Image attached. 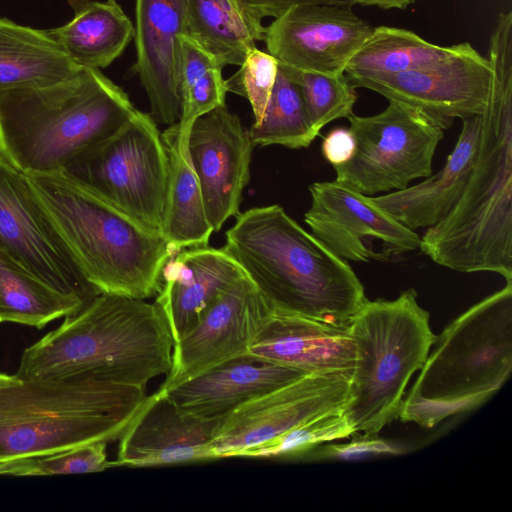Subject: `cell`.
<instances>
[{
    "instance_id": "cell-1",
    "label": "cell",
    "mask_w": 512,
    "mask_h": 512,
    "mask_svg": "<svg viewBox=\"0 0 512 512\" xmlns=\"http://www.w3.org/2000/svg\"><path fill=\"white\" fill-rule=\"evenodd\" d=\"M491 82L473 168L449 214L421 237L435 263L512 282V12L490 37Z\"/></svg>"
},
{
    "instance_id": "cell-2",
    "label": "cell",
    "mask_w": 512,
    "mask_h": 512,
    "mask_svg": "<svg viewBox=\"0 0 512 512\" xmlns=\"http://www.w3.org/2000/svg\"><path fill=\"white\" fill-rule=\"evenodd\" d=\"M236 217L222 249L271 310L350 328L367 298L346 260L279 205L251 208Z\"/></svg>"
},
{
    "instance_id": "cell-3",
    "label": "cell",
    "mask_w": 512,
    "mask_h": 512,
    "mask_svg": "<svg viewBox=\"0 0 512 512\" xmlns=\"http://www.w3.org/2000/svg\"><path fill=\"white\" fill-rule=\"evenodd\" d=\"M175 340L162 307L100 293L27 347L17 375L31 379H102L146 389L172 367Z\"/></svg>"
},
{
    "instance_id": "cell-4",
    "label": "cell",
    "mask_w": 512,
    "mask_h": 512,
    "mask_svg": "<svg viewBox=\"0 0 512 512\" xmlns=\"http://www.w3.org/2000/svg\"><path fill=\"white\" fill-rule=\"evenodd\" d=\"M100 69L50 85L0 93V157L24 174L65 171L136 113Z\"/></svg>"
},
{
    "instance_id": "cell-5",
    "label": "cell",
    "mask_w": 512,
    "mask_h": 512,
    "mask_svg": "<svg viewBox=\"0 0 512 512\" xmlns=\"http://www.w3.org/2000/svg\"><path fill=\"white\" fill-rule=\"evenodd\" d=\"M74 260L99 293L148 299L176 253L162 234L64 172L25 174Z\"/></svg>"
},
{
    "instance_id": "cell-6",
    "label": "cell",
    "mask_w": 512,
    "mask_h": 512,
    "mask_svg": "<svg viewBox=\"0 0 512 512\" xmlns=\"http://www.w3.org/2000/svg\"><path fill=\"white\" fill-rule=\"evenodd\" d=\"M145 389L102 379H31L0 372V463L119 440Z\"/></svg>"
},
{
    "instance_id": "cell-7",
    "label": "cell",
    "mask_w": 512,
    "mask_h": 512,
    "mask_svg": "<svg viewBox=\"0 0 512 512\" xmlns=\"http://www.w3.org/2000/svg\"><path fill=\"white\" fill-rule=\"evenodd\" d=\"M399 418L432 428L480 406L512 370V282L453 320L433 343Z\"/></svg>"
},
{
    "instance_id": "cell-8",
    "label": "cell",
    "mask_w": 512,
    "mask_h": 512,
    "mask_svg": "<svg viewBox=\"0 0 512 512\" xmlns=\"http://www.w3.org/2000/svg\"><path fill=\"white\" fill-rule=\"evenodd\" d=\"M355 364L343 415L355 433L376 436L399 418L408 383L436 335L410 288L393 300H366L350 328Z\"/></svg>"
},
{
    "instance_id": "cell-9",
    "label": "cell",
    "mask_w": 512,
    "mask_h": 512,
    "mask_svg": "<svg viewBox=\"0 0 512 512\" xmlns=\"http://www.w3.org/2000/svg\"><path fill=\"white\" fill-rule=\"evenodd\" d=\"M347 118L356 150L350 161L334 167L335 181L367 196L402 190L430 176L437 146L451 126L395 100L375 115Z\"/></svg>"
},
{
    "instance_id": "cell-10",
    "label": "cell",
    "mask_w": 512,
    "mask_h": 512,
    "mask_svg": "<svg viewBox=\"0 0 512 512\" xmlns=\"http://www.w3.org/2000/svg\"><path fill=\"white\" fill-rule=\"evenodd\" d=\"M168 170L167 150L155 120L137 110L116 134L63 172L160 232Z\"/></svg>"
},
{
    "instance_id": "cell-11",
    "label": "cell",
    "mask_w": 512,
    "mask_h": 512,
    "mask_svg": "<svg viewBox=\"0 0 512 512\" xmlns=\"http://www.w3.org/2000/svg\"><path fill=\"white\" fill-rule=\"evenodd\" d=\"M0 249L84 305L100 294L82 273L25 174L1 157Z\"/></svg>"
},
{
    "instance_id": "cell-12",
    "label": "cell",
    "mask_w": 512,
    "mask_h": 512,
    "mask_svg": "<svg viewBox=\"0 0 512 512\" xmlns=\"http://www.w3.org/2000/svg\"><path fill=\"white\" fill-rule=\"evenodd\" d=\"M351 375L306 374L242 404L217 427L212 441L215 459L243 457L304 423L342 411Z\"/></svg>"
},
{
    "instance_id": "cell-13",
    "label": "cell",
    "mask_w": 512,
    "mask_h": 512,
    "mask_svg": "<svg viewBox=\"0 0 512 512\" xmlns=\"http://www.w3.org/2000/svg\"><path fill=\"white\" fill-rule=\"evenodd\" d=\"M304 221L338 257L354 262L392 261L420 248L421 237L380 207L371 196L335 180L309 186Z\"/></svg>"
},
{
    "instance_id": "cell-14",
    "label": "cell",
    "mask_w": 512,
    "mask_h": 512,
    "mask_svg": "<svg viewBox=\"0 0 512 512\" xmlns=\"http://www.w3.org/2000/svg\"><path fill=\"white\" fill-rule=\"evenodd\" d=\"M355 88H365L417 107L448 123L481 115L486 107L491 66L488 57L468 42L431 65L386 75L347 76Z\"/></svg>"
},
{
    "instance_id": "cell-15",
    "label": "cell",
    "mask_w": 512,
    "mask_h": 512,
    "mask_svg": "<svg viewBox=\"0 0 512 512\" xmlns=\"http://www.w3.org/2000/svg\"><path fill=\"white\" fill-rule=\"evenodd\" d=\"M351 8L335 4L291 7L265 27L268 53L291 68L344 73L374 28Z\"/></svg>"
},
{
    "instance_id": "cell-16",
    "label": "cell",
    "mask_w": 512,
    "mask_h": 512,
    "mask_svg": "<svg viewBox=\"0 0 512 512\" xmlns=\"http://www.w3.org/2000/svg\"><path fill=\"white\" fill-rule=\"evenodd\" d=\"M271 308L244 275L219 295L173 347L172 367L159 391H167L234 357L246 354Z\"/></svg>"
},
{
    "instance_id": "cell-17",
    "label": "cell",
    "mask_w": 512,
    "mask_h": 512,
    "mask_svg": "<svg viewBox=\"0 0 512 512\" xmlns=\"http://www.w3.org/2000/svg\"><path fill=\"white\" fill-rule=\"evenodd\" d=\"M253 148L249 130L226 105L198 117L188 131V154L199 180L207 219L215 232L228 218L240 213Z\"/></svg>"
},
{
    "instance_id": "cell-18",
    "label": "cell",
    "mask_w": 512,
    "mask_h": 512,
    "mask_svg": "<svg viewBox=\"0 0 512 512\" xmlns=\"http://www.w3.org/2000/svg\"><path fill=\"white\" fill-rule=\"evenodd\" d=\"M136 62L132 71L146 91L151 117L171 126L181 115L182 36L186 0H135Z\"/></svg>"
},
{
    "instance_id": "cell-19",
    "label": "cell",
    "mask_w": 512,
    "mask_h": 512,
    "mask_svg": "<svg viewBox=\"0 0 512 512\" xmlns=\"http://www.w3.org/2000/svg\"><path fill=\"white\" fill-rule=\"evenodd\" d=\"M220 421L192 415L157 390L147 395L119 438L116 466L145 467L215 459L212 441Z\"/></svg>"
},
{
    "instance_id": "cell-20",
    "label": "cell",
    "mask_w": 512,
    "mask_h": 512,
    "mask_svg": "<svg viewBox=\"0 0 512 512\" xmlns=\"http://www.w3.org/2000/svg\"><path fill=\"white\" fill-rule=\"evenodd\" d=\"M247 354L306 374H352L355 364V345L349 329L273 310Z\"/></svg>"
},
{
    "instance_id": "cell-21",
    "label": "cell",
    "mask_w": 512,
    "mask_h": 512,
    "mask_svg": "<svg viewBox=\"0 0 512 512\" xmlns=\"http://www.w3.org/2000/svg\"><path fill=\"white\" fill-rule=\"evenodd\" d=\"M304 375L306 373L300 370L246 353L224 361L164 393L192 415L222 420L249 400Z\"/></svg>"
},
{
    "instance_id": "cell-22",
    "label": "cell",
    "mask_w": 512,
    "mask_h": 512,
    "mask_svg": "<svg viewBox=\"0 0 512 512\" xmlns=\"http://www.w3.org/2000/svg\"><path fill=\"white\" fill-rule=\"evenodd\" d=\"M244 275L222 248L201 246L174 253L163 268L155 301L169 321L175 342L198 322L219 295Z\"/></svg>"
},
{
    "instance_id": "cell-23",
    "label": "cell",
    "mask_w": 512,
    "mask_h": 512,
    "mask_svg": "<svg viewBox=\"0 0 512 512\" xmlns=\"http://www.w3.org/2000/svg\"><path fill=\"white\" fill-rule=\"evenodd\" d=\"M481 115L462 119V128L447 160L436 174L402 190L372 199L411 230L429 228L443 220L458 201L474 165Z\"/></svg>"
},
{
    "instance_id": "cell-24",
    "label": "cell",
    "mask_w": 512,
    "mask_h": 512,
    "mask_svg": "<svg viewBox=\"0 0 512 512\" xmlns=\"http://www.w3.org/2000/svg\"><path fill=\"white\" fill-rule=\"evenodd\" d=\"M169 159L168 181L160 233L175 252L208 246L213 229L207 219L199 180L187 143L176 123L161 134Z\"/></svg>"
},
{
    "instance_id": "cell-25",
    "label": "cell",
    "mask_w": 512,
    "mask_h": 512,
    "mask_svg": "<svg viewBox=\"0 0 512 512\" xmlns=\"http://www.w3.org/2000/svg\"><path fill=\"white\" fill-rule=\"evenodd\" d=\"M81 69L46 30L0 17V93L57 83Z\"/></svg>"
},
{
    "instance_id": "cell-26",
    "label": "cell",
    "mask_w": 512,
    "mask_h": 512,
    "mask_svg": "<svg viewBox=\"0 0 512 512\" xmlns=\"http://www.w3.org/2000/svg\"><path fill=\"white\" fill-rule=\"evenodd\" d=\"M81 68L109 66L134 39V24L115 0L91 1L68 23L46 30Z\"/></svg>"
},
{
    "instance_id": "cell-27",
    "label": "cell",
    "mask_w": 512,
    "mask_h": 512,
    "mask_svg": "<svg viewBox=\"0 0 512 512\" xmlns=\"http://www.w3.org/2000/svg\"><path fill=\"white\" fill-rule=\"evenodd\" d=\"M185 36L222 67L240 66L256 42L264 41L265 27L237 0H186Z\"/></svg>"
},
{
    "instance_id": "cell-28",
    "label": "cell",
    "mask_w": 512,
    "mask_h": 512,
    "mask_svg": "<svg viewBox=\"0 0 512 512\" xmlns=\"http://www.w3.org/2000/svg\"><path fill=\"white\" fill-rule=\"evenodd\" d=\"M83 306L80 300L55 290L0 249V323L42 329Z\"/></svg>"
},
{
    "instance_id": "cell-29",
    "label": "cell",
    "mask_w": 512,
    "mask_h": 512,
    "mask_svg": "<svg viewBox=\"0 0 512 512\" xmlns=\"http://www.w3.org/2000/svg\"><path fill=\"white\" fill-rule=\"evenodd\" d=\"M457 45L438 46L412 31L379 26L373 28L349 61L346 76L396 74L431 65L454 53Z\"/></svg>"
},
{
    "instance_id": "cell-30",
    "label": "cell",
    "mask_w": 512,
    "mask_h": 512,
    "mask_svg": "<svg viewBox=\"0 0 512 512\" xmlns=\"http://www.w3.org/2000/svg\"><path fill=\"white\" fill-rule=\"evenodd\" d=\"M249 134L254 146L277 144L290 149L306 148L318 136L298 85L280 67L264 114Z\"/></svg>"
},
{
    "instance_id": "cell-31",
    "label": "cell",
    "mask_w": 512,
    "mask_h": 512,
    "mask_svg": "<svg viewBox=\"0 0 512 512\" xmlns=\"http://www.w3.org/2000/svg\"><path fill=\"white\" fill-rule=\"evenodd\" d=\"M180 70L181 115L178 135L187 140L192 123L201 115L225 105L227 93L222 65L190 38L182 36Z\"/></svg>"
},
{
    "instance_id": "cell-32",
    "label": "cell",
    "mask_w": 512,
    "mask_h": 512,
    "mask_svg": "<svg viewBox=\"0 0 512 512\" xmlns=\"http://www.w3.org/2000/svg\"><path fill=\"white\" fill-rule=\"evenodd\" d=\"M279 67L298 85L311 124L318 135L328 123L347 118L353 113L357 93L345 73L333 75L304 71L280 63Z\"/></svg>"
},
{
    "instance_id": "cell-33",
    "label": "cell",
    "mask_w": 512,
    "mask_h": 512,
    "mask_svg": "<svg viewBox=\"0 0 512 512\" xmlns=\"http://www.w3.org/2000/svg\"><path fill=\"white\" fill-rule=\"evenodd\" d=\"M107 442H95L45 456L0 463V475H53L99 472L116 466L107 459Z\"/></svg>"
},
{
    "instance_id": "cell-34",
    "label": "cell",
    "mask_w": 512,
    "mask_h": 512,
    "mask_svg": "<svg viewBox=\"0 0 512 512\" xmlns=\"http://www.w3.org/2000/svg\"><path fill=\"white\" fill-rule=\"evenodd\" d=\"M342 411L329 413L304 423L266 444L247 451L243 457L293 456L321 443L346 438L354 432Z\"/></svg>"
},
{
    "instance_id": "cell-35",
    "label": "cell",
    "mask_w": 512,
    "mask_h": 512,
    "mask_svg": "<svg viewBox=\"0 0 512 512\" xmlns=\"http://www.w3.org/2000/svg\"><path fill=\"white\" fill-rule=\"evenodd\" d=\"M239 70L225 80L227 92L246 98L255 122L261 120L270 98L279 68L278 60L268 52L252 48Z\"/></svg>"
},
{
    "instance_id": "cell-36",
    "label": "cell",
    "mask_w": 512,
    "mask_h": 512,
    "mask_svg": "<svg viewBox=\"0 0 512 512\" xmlns=\"http://www.w3.org/2000/svg\"><path fill=\"white\" fill-rule=\"evenodd\" d=\"M356 141L352 131L346 127L332 128L323 138L321 152L333 167L340 166L354 156Z\"/></svg>"
},
{
    "instance_id": "cell-37",
    "label": "cell",
    "mask_w": 512,
    "mask_h": 512,
    "mask_svg": "<svg viewBox=\"0 0 512 512\" xmlns=\"http://www.w3.org/2000/svg\"><path fill=\"white\" fill-rule=\"evenodd\" d=\"M253 17L263 20L266 17L277 18L288 9L303 4L356 5L354 0H237Z\"/></svg>"
},
{
    "instance_id": "cell-38",
    "label": "cell",
    "mask_w": 512,
    "mask_h": 512,
    "mask_svg": "<svg viewBox=\"0 0 512 512\" xmlns=\"http://www.w3.org/2000/svg\"><path fill=\"white\" fill-rule=\"evenodd\" d=\"M352 441L348 444L333 445L326 447V455L340 456V457H358L365 454L372 453H393L394 449L385 442L375 439Z\"/></svg>"
},
{
    "instance_id": "cell-39",
    "label": "cell",
    "mask_w": 512,
    "mask_h": 512,
    "mask_svg": "<svg viewBox=\"0 0 512 512\" xmlns=\"http://www.w3.org/2000/svg\"><path fill=\"white\" fill-rule=\"evenodd\" d=\"M416 0H354L355 4L363 6H376L380 9H406Z\"/></svg>"
},
{
    "instance_id": "cell-40",
    "label": "cell",
    "mask_w": 512,
    "mask_h": 512,
    "mask_svg": "<svg viewBox=\"0 0 512 512\" xmlns=\"http://www.w3.org/2000/svg\"><path fill=\"white\" fill-rule=\"evenodd\" d=\"M67 2L74 10V13L77 14L81 12L91 2V0H67Z\"/></svg>"
}]
</instances>
